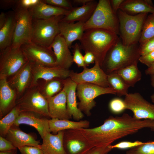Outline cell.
I'll list each match as a JSON object with an SVG mask.
<instances>
[{
    "instance_id": "cell-19",
    "label": "cell",
    "mask_w": 154,
    "mask_h": 154,
    "mask_svg": "<svg viewBox=\"0 0 154 154\" xmlns=\"http://www.w3.org/2000/svg\"><path fill=\"white\" fill-rule=\"evenodd\" d=\"M50 48L54 52L57 66L69 70L73 62V56L63 37L60 34L58 35Z\"/></svg>"
},
{
    "instance_id": "cell-43",
    "label": "cell",
    "mask_w": 154,
    "mask_h": 154,
    "mask_svg": "<svg viewBox=\"0 0 154 154\" xmlns=\"http://www.w3.org/2000/svg\"><path fill=\"white\" fill-rule=\"evenodd\" d=\"M18 149L21 154H44L41 149L35 147L25 146Z\"/></svg>"
},
{
    "instance_id": "cell-36",
    "label": "cell",
    "mask_w": 154,
    "mask_h": 154,
    "mask_svg": "<svg viewBox=\"0 0 154 154\" xmlns=\"http://www.w3.org/2000/svg\"><path fill=\"white\" fill-rule=\"evenodd\" d=\"M111 111L115 114H119L126 109V106L124 101L119 98H115L111 100L109 104Z\"/></svg>"
},
{
    "instance_id": "cell-12",
    "label": "cell",
    "mask_w": 154,
    "mask_h": 154,
    "mask_svg": "<svg viewBox=\"0 0 154 154\" xmlns=\"http://www.w3.org/2000/svg\"><path fill=\"white\" fill-rule=\"evenodd\" d=\"M124 101L126 109L131 111L136 119L154 120V104L148 102L138 92L128 93Z\"/></svg>"
},
{
    "instance_id": "cell-7",
    "label": "cell",
    "mask_w": 154,
    "mask_h": 154,
    "mask_svg": "<svg viewBox=\"0 0 154 154\" xmlns=\"http://www.w3.org/2000/svg\"><path fill=\"white\" fill-rule=\"evenodd\" d=\"M16 105L21 112H28L46 118L50 117L47 99L41 94L36 85L29 87L18 99Z\"/></svg>"
},
{
    "instance_id": "cell-14",
    "label": "cell",
    "mask_w": 154,
    "mask_h": 154,
    "mask_svg": "<svg viewBox=\"0 0 154 154\" xmlns=\"http://www.w3.org/2000/svg\"><path fill=\"white\" fill-rule=\"evenodd\" d=\"M90 68L86 67L81 72L77 73L70 71L69 78L77 84L89 83L105 88L109 87L107 74L97 62Z\"/></svg>"
},
{
    "instance_id": "cell-3",
    "label": "cell",
    "mask_w": 154,
    "mask_h": 154,
    "mask_svg": "<svg viewBox=\"0 0 154 154\" xmlns=\"http://www.w3.org/2000/svg\"><path fill=\"white\" fill-rule=\"evenodd\" d=\"M137 44L127 46L119 38L107 54L101 68L108 75L138 62L140 55Z\"/></svg>"
},
{
    "instance_id": "cell-52",
    "label": "cell",
    "mask_w": 154,
    "mask_h": 154,
    "mask_svg": "<svg viewBox=\"0 0 154 154\" xmlns=\"http://www.w3.org/2000/svg\"><path fill=\"white\" fill-rule=\"evenodd\" d=\"M0 154H17V149L5 151H0Z\"/></svg>"
},
{
    "instance_id": "cell-34",
    "label": "cell",
    "mask_w": 154,
    "mask_h": 154,
    "mask_svg": "<svg viewBox=\"0 0 154 154\" xmlns=\"http://www.w3.org/2000/svg\"><path fill=\"white\" fill-rule=\"evenodd\" d=\"M154 37V14L147 15L143 23L141 36L139 41V46Z\"/></svg>"
},
{
    "instance_id": "cell-10",
    "label": "cell",
    "mask_w": 154,
    "mask_h": 154,
    "mask_svg": "<svg viewBox=\"0 0 154 154\" xmlns=\"http://www.w3.org/2000/svg\"><path fill=\"white\" fill-rule=\"evenodd\" d=\"M16 25L11 46L20 48L31 41L33 18L28 10L15 9Z\"/></svg>"
},
{
    "instance_id": "cell-44",
    "label": "cell",
    "mask_w": 154,
    "mask_h": 154,
    "mask_svg": "<svg viewBox=\"0 0 154 154\" xmlns=\"http://www.w3.org/2000/svg\"><path fill=\"white\" fill-rule=\"evenodd\" d=\"M17 149L5 137L0 136V151H5Z\"/></svg>"
},
{
    "instance_id": "cell-13",
    "label": "cell",
    "mask_w": 154,
    "mask_h": 154,
    "mask_svg": "<svg viewBox=\"0 0 154 154\" xmlns=\"http://www.w3.org/2000/svg\"><path fill=\"white\" fill-rule=\"evenodd\" d=\"M63 145L65 154H86L94 147L79 129L64 130Z\"/></svg>"
},
{
    "instance_id": "cell-16",
    "label": "cell",
    "mask_w": 154,
    "mask_h": 154,
    "mask_svg": "<svg viewBox=\"0 0 154 154\" xmlns=\"http://www.w3.org/2000/svg\"><path fill=\"white\" fill-rule=\"evenodd\" d=\"M32 63V81L30 87L36 85L40 79L47 81L56 78L65 79L69 77V70L58 66H48Z\"/></svg>"
},
{
    "instance_id": "cell-9",
    "label": "cell",
    "mask_w": 154,
    "mask_h": 154,
    "mask_svg": "<svg viewBox=\"0 0 154 154\" xmlns=\"http://www.w3.org/2000/svg\"><path fill=\"white\" fill-rule=\"evenodd\" d=\"M28 61L21 47L11 46L0 51V77L8 78L17 72Z\"/></svg>"
},
{
    "instance_id": "cell-5",
    "label": "cell",
    "mask_w": 154,
    "mask_h": 154,
    "mask_svg": "<svg viewBox=\"0 0 154 154\" xmlns=\"http://www.w3.org/2000/svg\"><path fill=\"white\" fill-rule=\"evenodd\" d=\"M117 15L119 22V35L123 44L127 46L137 44L148 13L132 15L119 9Z\"/></svg>"
},
{
    "instance_id": "cell-38",
    "label": "cell",
    "mask_w": 154,
    "mask_h": 154,
    "mask_svg": "<svg viewBox=\"0 0 154 154\" xmlns=\"http://www.w3.org/2000/svg\"><path fill=\"white\" fill-rule=\"evenodd\" d=\"M147 142H143L141 141L137 140L134 141H123L115 145H110L112 149L114 148L124 149L131 148L145 143Z\"/></svg>"
},
{
    "instance_id": "cell-54",
    "label": "cell",
    "mask_w": 154,
    "mask_h": 154,
    "mask_svg": "<svg viewBox=\"0 0 154 154\" xmlns=\"http://www.w3.org/2000/svg\"><path fill=\"white\" fill-rule=\"evenodd\" d=\"M151 98L152 102L154 103V94H153L151 96Z\"/></svg>"
},
{
    "instance_id": "cell-22",
    "label": "cell",
    "mask_w": 154,
    "mask_h": 154,
    "mask_svg": "<svg viewBox=\"0 0 154 154\" xmlns=\"http://www.w3.org/2000/svg\"><path fill=\"white\" fill-rule=\"evenodd\" d=\"M47 100L50 118L65 119L70 118L67 112L66 96L64 90Z\"/></svg>"
},
{
    "instance_id": "cell-29",
    "label": "cell",
    "mask_w": 154,
    "mask_h": 154,
    "mask_svg": "<svg viewBox=\"0 0 154 154\" xmlns=\"http://www.w3.org/2000/svg\"><path fill=\"white\" fill-rule=\"evenodd\" d=\"M48 123L50 132L55 134L59 131L67 129L87 128L90 125L89 122L86 120L75 121L56 118L49 119Z\"/></svg>"
},
{
    "instance_id": "cell-4",
    "label": "cell",
    "mask_w": 154,
    "mask_h": 154,
    "mask_svg": "<svg viewBox=\"0 0 154 154\" xmlns=\"http://www.w3.org/2000/svg\"><path fill=\"white\" fill-rule=\"evenodd\" d=\"M85 31L92 29H104L119 35V22L109 0H99L90 18L84 24Z\"/></svg>"
},
{
    "instance_id": "cell-50",
    "label": "cell",
    "mask_w": 154,
    "mask_h": 154,
    "mask_svg": "<svg viewBox=\"0 0 154 154\" xmlns=\"http://www.w3.org/2000/svg\"><path fill=\"white\" fill-rule=\"evenodd\" d=\"M145 74L147 75H154V63L152 64L145 70Z\"/></svg>"
},
{
    "instance_id": "cell-48",
    "label": "cell",
    "mask_w": 154,
    "mask_h": 154,
    "mask_svg": "<svg viewBox=\"0 0 154 154\" xmlns=\"http://www.w3.org/2000/svg\"><path fill=\"white\" fill-rule=\"evenodd\" d=\"M124 0H110L111 5L114 12L117 14L120 6Z\"/></svg>"
},
{
    "instance_id": "cell-53",
    "label": "cell",
    "mask_w": 154,
    "mask_h": 154,
    "mask_svg": "<svg viewBox=\"0 0 154 154\" xmlns=\"http://www.w3.org/2000/svg\"><path fill=\"white\" fill-rule=\"evenodd\" d=\"M151 84V86L154 88V75L150 76Z\"/></svg>"
},
{
    "instance_id": "cell-46",
    "label": "cell",
    "mask_w": 154,
    "mask_h": 154,
    "mask_svg": "<svg viewBox=\"0 0 154 154\" xmlns=\"http://www.w3.org/2000/svg\"><path fill=\"white\" fill-rule=\"evenodd\" d=\"M17 0H1L0 1L1 9H7L11 8L13 9L15 7Z\"/></svg>"
},
{
    "instance_id": "cell-32",
    "label": "cell",
    "mask_w": 154,
    "mask_h": 154,
    "mask_svg": "<svg viewBox=\"0 0 154 154\" xmlns=\"http://www.w3.org/2000/svg\"><path fill=\"white\" fill-rule=\"evenodd\" d=\"M109 87L113 89L119 97L125 96L128 94L130 86L122 77L115 72L107 75Z\"/></svg>"
},
{
    "instance_id": "cell-39",
    "label": "cell",
    "mask_w": 154,
    "mask_h": 154,
    "mask_svg": "<svg viewBox=\"0 0 154 154\" xmlns=\"http://www.w3.org/2000/svg\"><path fill=\"white\" fill-rule=\"evenodd\" d=\"M42 2L47 4L55 7L70 10L73 8L70 2L67 0H42Z\"/></svg>"
},
{
    "instance_id": "cell-51",
    "label": "cell",
    "mask_w": 154,
    "mask_h": 154,
    "mask_svg": "<svg viewBox=\"0 0 154 154\" xmlns=\"http://www.w3.org/2000/svg\"><path fill=\"white\" fill-rule=\"evenodd\" d=\"M93 1V0H73L72 1L75 3L83 5Z\"/></svg>"
},
{
    "instance_id": "cell-26",
    "label": "cell",
    "mask_w": 154,
    "mask_h": 154,
    "mask_svg": "<svg viewBox=\"0 0 154 154\" xmlns=\"http://www.w3.org/2000/svg\"><path fill=\"white\" fill-rule=\"evenodd\" d=\"M33 19H46L53 17L64 16L69 10L45 3L42 0L38 4L29 10Z\"/></svg>"
},
{
    "instance_id": "cell-25",
    "label": "cell",
    "mask_w": 154,
    "mask_h": 154,
    "mask_svg": "<svg viewBox=\"0 0 154 154\" xmlns=\"http://www.w3.org/2000/svg\"><path fill=\"white\" fill-rule=\"evenodd\" d=\"M97 4L98 2L93 0L81 7L73 8L61 21L69 23H74L75 21L85 23L92 15Z\"/></svg>"
},
{
    "instance_id": "cell-30",
    "label": "cell",
    "mask_w": 154,
    "mask_h": 154,
    "mask_svg": "<svg viewBox=\"0 0 154 154\" xmlns=\"http://www.w3.org/2000/svg\"><path fill=\"white\" fill-rule=\"evenodd\" d=\"M63 79L54 78L47 80H44L40 84L37 83V85L40 93L46 99L52 97L60 92L63 87Z\"/></svg>"
},
{
    "instance_id": "cell-47",
    "label": "cell",
    "mask_w": 154,
    "mask_h": 154,
    "mask_svg": "<svg viewBox=\"0 0 154 154\" xmlns=\"http://www.w3.org/2000/svg\"><path fill=\"white\" fill-rule=\"evenodd\" d=\"M84 63L86 66L95 62V58L94 55L91 52H85L84 56Z\"/></svg>"
},
{
    "instance_id": "cell-28",
    "label": "cell",
    "mask_w": 154,
    "mask_h": 154,
    "mask_svg": "<svg viewBox=\"0 0 154 154\" xmlns=\"http://www.w3.org/2000/svg\"><path fill=\"white\" fill-rule=\"evenodd\" d=\"M6 13V22L4 26L0 29V51L11 46L15 27V12L11 11Z\"/></svg>"
},
{
    "instance_id": "cell-55",
    "label": "cell",
    "mask_w": 154,
    "mask_h": 154,
    "mask_svg": "<svg viewBox=\"0 0 154 154\" xmlns=\"http://www.w3.org/2000/svg\"></svg>"
},
{
    "instance_id": "cell-18",
    "label": "cell",
    "mask_w": 154,
    "mask_h": 154,
    "mask_svg": "<svg viewBox=\"0 0 154 154\" xmlns=\"http://www.w3.org/2000/svg\"><path fill=\"white\" fill-rule=\"evenodd\" d=\"M16 91L9 85L7 78L0 77V118L8 114L16 105Z\"/></svg>"
},
{
    "instance_id": "cell-2",
    "label": "cell",
    "mask_w": 154,
    "mask_h": 154,
    "mask_svg": "<svg viewBox=\"0 0 154 154\" xmlns=\"http://www.w3.org/2000/svg\"><path fill=\"white\" fill-rule=\"evenodd\" d=\"M118 35L110 31L98 29L85 30L80 41L81 49L94 55L95 62L101 67L109 50L118 41Z\"/></svg>"
},
{
    "instance_id": "cell-42",
    "label": "cell",
    "mask_w": 154,
    "mask_h": 154,
    "mask_svg": "<svg viewBox=\"0 0 154 154\" xmlns=\"http://www.w3.org/2000/svg\"><path fill=\"white\" fill-rule=\"evenodd\" d=\"M111 144H106L93 147L86 154H108L112 149Z\"/></svg>"
},
{
    "instance_id": "cell-45",
    "label": "cell",
    "mask_w": 154,
    "mask_h": 154,
    "mask_svg": "<svg viewBox=\"0 0 154 154\" xmlns=\"http://www.w3.org/2000/svg\"><path fill=\"white\" fill-rule=\"evenodd\" d=\"M139 61L149 67L154 63V51L144 56H141Z\"/></svg>"
},
{
    "instance_id": "cell-21",
    "label": "cell",
    "mask_w": 154,
    "mask_h": 154,
    "mask_svg": "<svg viewBox=\"0 0 154 154\" xmlns=\"http://www.w3.org/2000/svg\"><path fill=\"white\" fill-rule=\"evenodd\" d=\"M84 23L81 21L69 23L61 20L59 22V34L64 38L69 48L74 41H80L82 38L85 31Z\"/></svg>"
},
{
    "instance_id": "cell-33",
    "label": "cell",
    "mask_w": 154,
    "mask_h": 154,
    "mask_svg": "<svg viewBox=\"0 0 154 154\" xmlns=\"http://www.w3.org/2000/svg\"><path fill=\"white\" fill-rule=\"evenodd\" d=\"M21 112L16 105L0 120V136L5 137L9 129L14 125Z\"/></svg>"
},
{
    "instance_id": "cell-41",
    "label": "cell",
    "mask_w": 154,
    "mask_h": 154,
    "mask_svg": "<svg viewBox=\"0 0 154 154\" xmlns=\"http://www.w3.org/2000/svg\"><path fill=\"white\" fill-rule=\"evenodd\" d=\"M139 54L143 56L154 51V37L139 46Z\"/></svg>"
},
{
    "instance_id": "cell-27",
    "label": "cell",
    "mask_w": 154,
    "mask_h": 154,
    "mask_svg": "<svg viewBox=\"0 0 154 154\" xmlns=\"http://www.w3.org/2000/svg\"><path fill=\"white\" fill-rule=\"evenodd\" d=\"M119 9L129 15L154 14V6L150 0H124Z\"/></svg>"
},
{
    "instance_id": "cell-6",
    "label": "cell",
    "mask_w": 154,
    "mask_h": 154,
    "mask_svg": "<svg viewBox=\"0 0 154 154\" xmlns=\"http://www.w3.org/2000/svg\"><path fill=\"white\" fill-rule=\"evenodd\" d=\"M64 16H54L46 19H33L31 41L50 48L56 37L59 34V24Z\"/></svg>"
},
{
    "instance_id": "cell-35",
    "label": "cell",
    "mask_w": 154,
    "mask_h": 154,
    "mask_svg": "<svg viewBox=\"0 0 154 154\" xmlns=\"http://www.w3.org/2000/svg\"><path fill=\"white\" fill-rule=\"evenodd\" d=\"M126 154H154V141H147L145 144L131 148Z\"/></svg>"
},
{
    "instance_id": "cell-24",
    "label": "cell",
    "mask_w": 154,
    "mask_h": 154,
    "mask_svg": "<svg viewBox=\"0 0 154 154\" xmlns=\"http://www.w3.org/2000/svg\"><path fill=\"white\" fill-rule=\"evenodd\" d=\"M64 130L56 134H46L42 139L41 149L44 154H65L63 145Z\"/></svg>"
},
{
    "instance_id": "cell-40",
    "label": "cell",
    "mask_w": 154,
    "mask_h": 154,
    "mask_svg": "<svg viewBox=\"0 0 154 154\" xmlns=\"http://www.w3.org/2000/svg\"><path fill=\"white\" fill-rule=\"evenodd\" d=\"M42 0H19L17 1L15 7L13 9L29 10L34 7Z\"/></svg>"
},
{
    "instance_id": "cell-11",
    "label": "cell",
    "mask_w": 154,
    "mask_h": 154,
    "mask_svg": "<svg viewBox=\"0 0 154 154\" xmlns=\"http://www.w3.org/2000/svg\"><path fill=\"white\" fill-rule=\"evenodd\" d=\"M21 48L28 60L33 63L48 66H57L54 52L50 48L31 41L23 44Z\"/></svg>"
},
{
    "instance_id": "cell-23",
    "label": "cell",
    "mask_w": 154,
    "mask_h": 154,
    "mask_svg": "<svg viewBox=\"0 0 154 154\" xmlns=\"http://www.w3.org/2000/svg\"><path fill=\"white\" fill-rule=\"evenodd\" d=\"M5 138L18 149L25 146H34L41 149L39 141L36 140L31 135L22 131L19 126L13 125Z\"/></svg>"
},
{
    "instance_id": "cell-15",
    "label": "cell",
    "mask_w": 154,
    "mask_h": 154,
    "mask_svg": "<svg viewBox=\"0 0 154 154\" xmlns=\"http://www.w3.org/2000/svg\"><path fill=\"white\" fill-rule=\"evenodd\" d=\"M32 64L28 60L17 72L7 79L9 85L16 91L17 99L31 86L32 81Z\"/></svg>"
},
{
    "instance_id": "cell-17",
    "label": "cell",
    "mask_w": 154,
    "mask_h": 154,
    "mask_svg": "<svg viewBox=\"0 0 154 154\" xmlns=\"http://www.w3.org/2000/svg\"><path fill=\"white\" fill-rule=\"evenodd\" d=\"M63 87L66 96V106L68 115L71 118L72 117L75 120L82 119L84 116L78 107L76 100V87L77 84L69 77L63 80Z\"/></svg>"
},
{
    "instance_id": "cell-20",
    "label": "cell",
    "mask_w": 154,
    "mask_h": 154,
    "mask_svg": "<svg viewBox=\"0 0 154 154\" xmlns=\"http://www.w3.org/2000/svg\"><path fill=\"white\" fill-rule=\"evenodd\" d=\"M48 120L47 118L34 113L28 112H21L14 125L19 126L25 124L32 126L37 130L42 139L48 133L51 132Z\"/></svg>"
},
{
    "instance_id": "cell-1",
    "label": "cell",
    "mask_w": 154,
    "mask_h": 154,
    "mask_svg": "<svg viewBox=\"0 0 154 154\" xmlns=\"http://www.w3.org/2000/svg\"><path fill=\"white\" fill-rule=\"evenodd\" d=\"M146 128L154 132V120H138L124 113L121 116H110L99 126L79 129L88 141L95 147L111 144L117 139Z\"/></svg>"
},
{
    "instance_id": "cell-8",
    "label": "cell",
    "mask_w": 154,
    "mask_h": 154,
    "mask_svg": "<svg viewBox=\"0 0 154 154\" xmlns=\"http://www.w3.org/2000/svg\"><path fill=\"white\" fill-rule=\"evenodd\" d=\"M76 90V96L80 100L78 103V108L88 116H90L91 110L96 106L95 98L106 94L116 95V92L110 88L103 87L89 83L77 84Z\"/></svg>"
},
{
    "instance_id": "cell-37",
    "label": "cell",
    "mask_w": 154,
    "mask_h": 154,
    "mask_svg": "<svg viewBox=\"0 0 154 154\" xmlns=\"http://www.w3.org/2000/svg\"><path fill=\"white\" fill-rule=\"evenodd\" d=\"M73 60L79 67H86L84 60V56L80 52V45L76 43L73 46Z\"/></svg>"
},
{
    "instance_id": "cell-31",
    "label": "cell",
    "mask_w": 154,
    "mask_h": 154,
    "mask_svg": "<svg viewBox=\"0 0 154 154\" xmlns=\"http://www.w3.org/2000/svg\"><path fill=\"white\" fill-rule=\"evenodd\" d=\"M137 62L115 71L119 75L129 86L133 87L141 80L142 74L139 69Z\"/></svg>"
},
{
    "instance_id": "cell-49",
    "label": "cell",
    "mask_w": 154,
    "mask_h": 154,
    "mask_svg": "<svg viewBox=\"0 0 154 154\" xmlns=\"http://www.w3.org/2000/svg\"><path fill=\"white\" fill-rule=\"evenodd\" d=\"M7 20L6 13L1 12L0 14V29L5 24Z\"/></svg>"
}]
</instances>
